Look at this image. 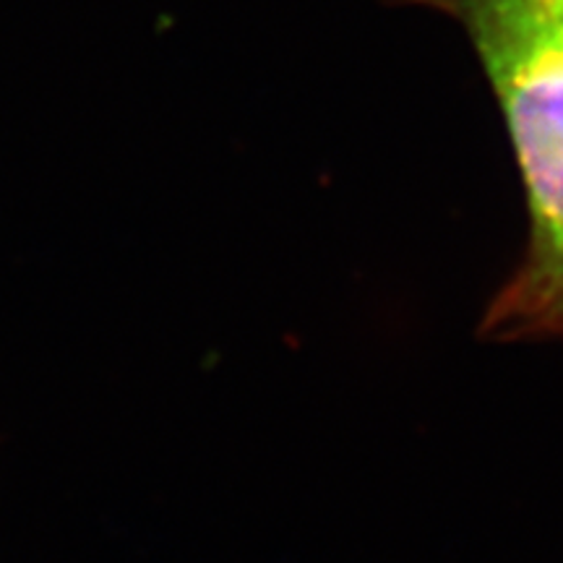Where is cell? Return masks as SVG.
<instances>
[{
  "mask_svg": "<svg viewBox=\"0 0 563 563\" xmlns=\"http://www.w3.org/2000/svg\"><path fill=\"white\" fill-rule=\"evenodd\" d=\"M473 42L506 118L530 207V245L490 302L496 340L563 336V5L443 0Z\"/></svg>",
  "mask_w": 563,
  "mask_h": 563,
  "instance_id": "cell-1",
  "label": "cell"
},
{
  "mask_svg": "<svg viewBox=\"0 0 563 563\" xmlns=\"http://www.w3.org/2000/svg\"><path fill=\"white\" fill-rule=\"evenodd\" d=\"M559 3H561V5H563V0H559Z\"/></svg>",
  "mask_w": 563,
  "mask_h": 563,
  "instance_id": "cell-2",
  "label": "cell"
}]
</instances>
